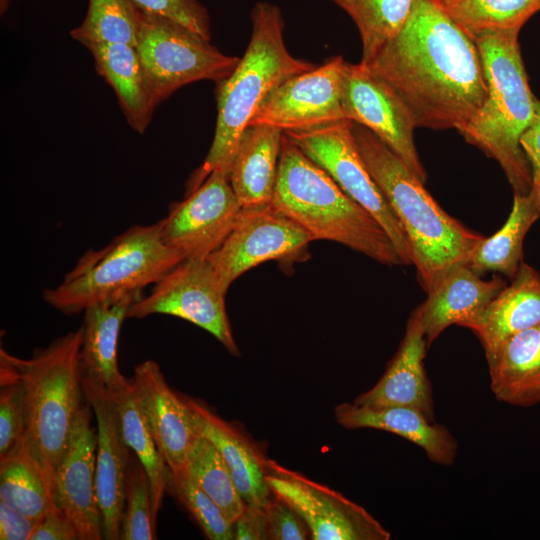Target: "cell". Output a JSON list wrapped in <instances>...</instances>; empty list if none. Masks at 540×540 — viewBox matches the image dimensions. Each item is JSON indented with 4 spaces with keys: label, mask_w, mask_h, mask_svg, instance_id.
Instances as JSON below:
<instances>
[{
    "label": "cell",
    "mask_w": 540,
    "mask_h": 540,
    "mask_svg": "<svg viewBox=\"0 0 540 540\" xmlns=\"http://www.w3.org/2000/svg\"><path fill=\"white\" fill-rule=\"evenodd\" d=\"M364 65L400 96L416 127L460 132L487 97L476 42L433 0H415L402 29Z\"/></svg>",
    "instance_id": "obj_1"
},
{
    "label": "cell",
    "mask_w": 540,
    "mask_h": 540,
    "mask_svg": "<svg viewBox=\"0 0 540 540\" xmlns=\"http://www.w3.org/2000/svg\"><path fill=\"white\" fill-rule=\"evenodd\" d=\"M251 36L232 73L217 84V121L209 152L190 175L185 196L195 191L213 171L229 176L230 166L244 130L266 96L285 80L316 67L294 57L285 44V23L280 8L257 2L251 11Z\"/></svg>",
    "instance_id": "obj_2"
},
{
    "label": "cell",
    "mask_w": 540,
    "mask_h": 540,
    "mask_svg": "<svg viewBox=\"0 0 540 540\" xmlns=\"http://www.w3.org/2000/svg\"><path fill=\"white\" fill-rule=\"evenodd\" d=\"M363 160L399 220L421 287L428 292L453 266L466 263L484 236L450 216L373 132L352 122Z\"/></svg>",
    "instance_id": "obj_3"
},
{
    "label": "cell",
    "mask_w": 540,
    "mask_h": 540,
    "mask_svg": "<svg viewBox=\"0 0 540 540\" xmlns=\"http://www.w3.org/2000/svg\"><path fill=\"white\" fill-rule=\"evenodd\" d=\"M271 204L313 239L334 241L386 265H403L379 222L283 133Z\"/></svg>",
    "instance_id": "obj_4"
},
{
    "label": "cell",
    "mask_w": 540,
    "mask_h": 540,
    "mask_svg": "<svg viewBox=\"0 0 540 540\" xmlns=\"http://www.w3.org/2000/svg\"><path fill=\"white\" fill-rule=\"evenodd\" d=\"M519 31L488 32L475 40L484 68L487 97L460 133L499 162L514 194H527L531 188V167L520 138L534 118L536 98L522 62Z\"/></svg>",
    "instance_id": "obj_5"
},
{
    "label": "cell",
    "mask_w": 540,
    "mask_h": 540,
    "mask_svg": "<svg viewBox=\"0 0 540 540\" xmlns=\"http://www.w3.org/2000/svg\"><path fill=\"white\" fill-rule=\"evenodd\" d=\"M82 329L68 332L28 359L5 353L18 370L26 394L23 446L55 495L57 467L84 400L79 354Z\"/></svg>",
    "instance_id": "obj_6"
},
{
    "label": "cell",
    "mask_w": 540,
    "mask_h": 540,
    "mask_svg": "<svg viewBox=\"0 0 540 540\" xmlns=\"http://www.w3.org/2000/svg\"><path fill=\"white\" fill-rule=\"evenodd\" d=\"M182 260L162 241L159 221L134 225L105 247L88 249L58 286L43 292V299L65 315L78 314L92 305L143 291Z\"/></svg>",
    "instance_id": "obj_7"
},
{
    "label": "cell",
    "mask_w": 540,
    "mask_h": 540,
    "mask_svg": "<svg viewBox=\"0 0 540 540\" xmlns=\"http://www.w3.org/2000/svg\"><path fill=\"white\" fill-rule=\"evenodd\" d=\"M135 48L155 108L185 85L202 80L218 84L240 59L184 25L143 12Z\"/></svg>",
    "instance_id": "obj_8"
},
{
    "label": "cell",
    "mask_w": 540,
    "mask_h": 540,
    "mask_svg": "<svg viewBox=\"0 0 540 540\" xmlns=\"http://www.w3.org/2000/svg\"><path fill=\"white\" fill-rule=\"evenodd\" d=\"M284 133L379 222L393 242L403 265L413 264L406 234L363 160L352 131V121L345 119Z\"/></svg>",
    "instance_id": "obj_9"
},
{
    "label": "cell",
    "mask_w": 540,
    "mask_h": 540,
    "mask_svg": "<svg viewBox=\"0 0 540 540\" xmlns=\"http://www.w3.org/2000/svg\"><path fill=\"white\" fill-rule=\"evenodd\" d=\"M207 259H184L153 284L150 293L134 301L127 318L171 315L206 330L226 350L239 356L225 307V294Z\"/></svg>",
    "instance_id": "obj_10"
},
{
    "label": "cell",
    "mask_w": 540,
    "mask_h": 540,
    "mask_svg": "<svg viewBox=\"0 0 540 540\" xmlns=\"http://www.w3.org/2000/svg\"><path fill=\"white\" fill-rule=\"evenodd\" d=\"M271 492L303 519L313 540H389L391 534L362 506L274 460L266 461Z\"/></svg>",
    "instance_id": "obj_11"
},
{
    "label": "cell",
    "mask_w": 540,
    "mask_h": 540,
    "mask_svg": "<svg viewBox=\"0 0 540 540\" xmlns=\"http://www.w3.org/2000/svg\"><path fill=\"white\" fill-rule=\"evenodd\" d=\"M341 105L346 119L373 132L418 178L426 181L413 138V115L388 83L361 62L345 61Z\"/></svg>",
    "instance_id": "obj_12"
},
{
    "label": "cell",
    "mask_w": 540,
    "mask_h": 540,
    "mask_svg": "<svg viewBox=\"0 0 540 540\" xmlns=\"http://www.w3.org/2000/svg\"><path fill=\"white\" fill-rule=\"evenodd\" d=\"M313 240L271 203L241 208L230 233L207 260L227 292L244 272L269 260L293 257Z\"/></svg>",
    "instance_id": "obj_13"
},
{
    "label": "cell",
    "mask_w": 540,
    "mask_h": 540,
    "mask_svg": "<svg viewBox=\"0 0 540 540\" xmlns=\"http://www.w3.org/2000/svg\"><path fill=\"white\" fill-rule=\"evenodd\" d=\"M241 206L228 174L213 171L160 220L164 244L184 259H207L233 228Z\"/></svg>",
    "instance_id": "obj_14"
},
{
    "label": "cell",
    "mask_w": 540,
    "mask_h": 540,
    "mask_svg": "<svg viewBox=\"0 0 540 540\" xmlns=\"http://www.w3.org/2000/svg\"><path fill=\"white\" fill-rule=\"evenodd\" d=\"M344 64L342 56H334L285 80L266 96L249 125H268L286 132L345 120L341 105Z\"/></svg>",
    "instance_id": "obj_15"
},
{
    "label": "cell",
    "mask_w": 540,
    "mask_h": 540,
    "mask_svg": "<svg viewBox=\"0 0 540 540\" xmlns=\"http://www.w3.org/2000/svg\"><path fill=\"white\" fill-rule=\"evenodd\" d=\"M91 411L84 397L55 475L56 503L79 540L104 539L96 491L97 433L91 425Z\"/></svg>",
    "instance_id": "obj_16"
},
{
    "label": "cell",
    "mask_w": 540,
    "mask_h": 540,
    "mask_svg": "<svg viewBox=\"0 0 540 540\" xmlns=\"http://www.w3.org/2000/svg\"><path fill=\"white\" fill-rule=\"evenodd\" d=\"M158 449L171 473L180 474L202 436L183 395L168 385L157 362L146 360L131 378Z\"/></svg>",
    "instance_id": "obj_17"
},
{
    "label": "cell",
    "mask_w": 540,
    "mask_h": 540,
    "mask_svg": "<svg viewBox=\"0 0 540 540\" xmlns=\"http://www.w3.org/2000/svg\"><path fill=\"white\" fill-rule=\"evenodd\" d=\"M82 388L97 424L96 491L103 538L118 540L125 510L131 449L124 439L118 413L108 392L85 379H82Z\"/></svg>",
    "instance_id": "obj_18"
},
{
    "label": "cell",
    "mask_w": 540,
    "mask_h": 540,
    "mask_svg": "<svg viewBox=\"0 0 540 540\" xmlns=\"http://www.w3.org/2000/svg\"><path fill=\"white\" fill-rule=\"evenodd\" d=\"M427 340L415 308L400 346L379 381L353 401L362 407L408 406L434 421L431 383L424 368Z\"/></svg>",
    "instance_id": "obj_19"
},
{
    "label": "cell",
    "mask_w": 540,
    "mask_h": 540,
    "mask_svg": "<svg viewBox=\"0 0 540 540\" xmlns=\"http://www.w3.org/2000/svg\"><path fill=\"white\" fill-rule=\"evenodd\" d=\"M506 285L500 277L482 279L466 263L450 268L417 307L428 348L449 326L468 328Z\"/></svg>",
    "instance_id": "obj_20"
},
{
    "label": "cell",
    "mask_w": 540,
    "mask_h": 540,
    "mask_svg": "<svg viewBox=\"0 0 540 540\" xmlns=\"http://www.w3.org/2000/svg\"><path fill=\"white\" fill-rule=\"evenodd\" d=\"M334 416L347 429L371 428L401 436L423 449L428 459L438 465L450 466L457 456V441L449 429L412 407L371 408L344 402L335 407Z\"/></svg>",
    "instance_id": "obj_21"
},
{
    "label": "cell",
    "mask_w": 540,
    "mask_h": 540,
    "mask_svg": "<svg viewBox=\"0 0 540 540\" xmlns=\"http://www.w3.org/2000/svg\"><path fill=\"white\" fill-rule=\"evenodd\" d=\"M143 291L92 305L84 310L82 343L79 354L82 379L93 382L108 392L123 386L124 377L118 366V339L131 304Z\"/></svg>",
    "instance_id": "obj_22"
},
{
    "label": "cell",
    "mask_w": 540,
    "mask_h": 540,
    "mask_svg": "<svg viewBox=\"0 0 540 540\" xmlns=\"http://www.w3.org/2000/svg\"><path fill=\"white\" fill-rule=\"evenodd\" d=\"M183 397L201 435L216 446L226 461L245 505H264L273 494L266 481L267 458L244 434L205 404Z\"/></svg>",
    "instance_id": "obj_23"
},
{
    "label": "cell",
    "mask_w": 540,
    "mask_h": 540,
    "mask_svg": "<svg viewBox=\"0 0 540 540\" xmlns=\"http://www.w3.org/2000/svg\"><path fill=\"white\" fill-rule=\"evenodd\" d=\"M283 131L268 125H249L240 137L229 181L241 208L272 202Z\"/></svg>",
    "instance_id": "obj_24"
},
{
    "label": "cell",
    "mask_w": 540,
    "mask_h": 540,
    "mask_svg": "<svg viewBox=\"0 0 540 540\" xmlns=\"http://www.w3.org/2000/svg\"><path fill=\"white\" fill-rule=\"evenodd\" d=\"M485 356L498 401L518 407L540 404V323L507 338Z\"/></svg>",
    "instance_id": "obj_25"
},
{
    "label": "cell",
    "mask_w": 540,
    "mask_h": 540,
    "mask_svg": "<svg viewBox=\"0 0 540 540\" xmlns=\"http://www.w3.org/2000/svg\"><path fill=\"white\" fill-rule=\"evenodd\" d=\"M540 323V273L522 263L511 284L489 303L468 327L485 353L507 338Z\"/></svg>",
    "instance_id": "obj_26"
},
{
    "label": "cell",
    "mask_w": 540,
    "mask_h": 540,
    "mask_svg": "<svg viewBox=\"0 0 540 540\" xmlns=\"http://www.w3.org/2000/svg\"><path fill=\"white\" fill-rule=\"evenodd\" d=\"M86 48L98 74L113 88L127 123L137 133H144L155 107L136 48L126 44H91Z\"/></svg>",
    "instance_id": "obj_27"
},
{
    "label": "cell",
    "mask_w": 540,
    "mask_h": 540,
    "mask_svg": "<svg viewBox=\"0 0 540 540\" xmlns=\"http://www.w3.org/2000/svg\"><path fill=\"white\" fill-rule=\"evenodd\" d=\"M539 218L529 192L514 194L513 206L504 225L492 236L484 237L466 264L479 275L492 271L512 279L523 263L524 238Z\"/></svg>",
    "instance_id": "obj_28"
},
{
    "label": "cell",
    "mask_w": 540,
    "mask_h": 540,
    "mask_svg": "<svg viewBox=\"0 0 540 540\" xmlns=\"http://www.w3.org/2000/svg\"><path fill=\"white\" fill-rule=\"evenodd\" d=\"M108 394L118 413L124 439L148 475L153 514L157 519L164 493L170 489L171 473L155 442L132 380L128 379L123 386Z\"/></svg>",
    "instance_id": "obj_29"
},
{
    "label": "cell",
    "mask_w": 540,
    "mask_h": 540,
    "mask_svg": "<svg viewBox=\"0 0 540 540\" xmlns=\"http://www.w3.org/2000/svg\"><path fill=\"white\" fill-rule=\"evenodd\" d=\"M0 501L35 521L58 506L53 490L23 445L0 459Z\"/></svg>",
    "instance_id": "obj_30"
},
{
    "label": "cell",
    "mask_w": 540,
    "mask_h": 540,
    "mask_svg": "<svg viewBox=\"0 0 540 540\" xmlns=\"http://www.w3.org/2000/svg\"><path fill=\"white\" fill-rule=\"evenodd\" d=\"M474 41L482 34L520 30L540 10V0L434 1Z\"/></svg>",
    "instance_id": "obj_31"
},
{
    "label": "cell",
    "mask_w": 540,
    "mask_h": 540,
    "mask_svg": "<svg viewBox=\"0 0 540 540\" xmlns=\"http://www.w3.org/2000/svg\"><path fill=\"white\" fill-rule=\"evenodd\" d=\"M356 24L361 42V63H368L404 26L415 0H329Z\"/></svg>",
    "instance_id": "obj_32"
},
{
    "label": "cell",
    "mask_w": 540,
    "mask_h": 540,
    "mask_svg": "<svg viewBox=\"0 0 540 540\" xmlns=\"http://www.w3.org/2000/svg\"><path fill=\"white\" fill-rule=\"evenodd\" d=\"M141 11L131 0H89L82 23L70 36L83 46L126 44L136 47Z\"/></svg>",
    "instance_id": "obj_33"
},
{
    "label": "cell",
    "mask_w": 540,
    "mask_h": 540,
    "mask_svg": "<svg viewBox=\"0 0 540 540\" xmlns=\"http://www.w3.org/2000/svg\"><path fill=\"white\" fill-rule=\"evenodd\" d=\"M181 473L210 496L233 523L244 511L246 505L226 461L206 437L194 444Z\"/></svg>",
    "instance_id": "obj_34"
},
{
    "label": "cell",
    "mask_w": 540,
    "mask_h": 540,
    "mask_svg": "<svg viewBox=\"0 0 540 540\" xmlns=\"http://www.w3.org/2000/svg\"><path fill=\"white\" fill-rule=\"evenodd\" d=\"M26 427V394L23 380L0 350V459L23 445Z\"/></svg>",
    "instance_id": "obj_35"
},
{
    "label": "cell",
    "mask_w": 540,
    "mask_h": 540,
    "mask_svg": "<svg viewBox=\"0 0 540 540\" xmlns=\"http://www.w3.org/2000/svg\"><path fill=\"white\" fill-rule=\"evenodd\" d=\"M156 518L148 475L138 457L132 453L125 487V510L120 539H156Z\"/></svg>",
    "instance_id": "obj_36"
},
{
    "label": "cell",
    "mask_w": 540,
    "mask_h": 540,
    "mask_svg": "<svg viewBox=\"0 0 540 540\" xmlns=\"http://www.w3.org/2000/svg\"><path fill=\"white\" fill-rule=\"evenodd\" d=\"M170 488H173L209 539H234V523L217 503L187 475L183 473L171 475Z\"/></svg>",
    "instance_id": "obj_37"
},
{
    "label": "cell",
    "mask_w": 540,
    "mask_h": 540,
    "mask_svg": "<svg viewBox=\"0 0 540 540\" xmlns=\"http://www.w3.org/2000/svg\"><path fill=\"white\" fill-rule=\"evenodd\" d=\"M143 13L175 21L211 40L210 16L199 0H131Z\"/></svg>",
    "instance_id": "obj_38"
},
{
    "label": "cell",
    "mask_w": 540,
    "mask_h": 540,
    "mask_svg": "<svg viewBox=\"0 0 540 540\" xmlns=\"http://www.w3.org/2000/svg\"><path fill=\"white\" fill-rule=\"evenodd\" d=\"M268 539L305 540L310 531L301 516L284 500L272 494L264 505Z\"/></svg>",
    "instance_id": "obj_39"
},
{
    "label": "cell",
    "mask_w": 540,
    "mask_h": 540,
    "mask_svg": "<svg viewBox=\"0 0 540 540\" xmlns=\"http://www.w3.org/2000/svg\"><path fill=\"white\" fill-rule=\"evenodd\" d=\"M521 147L531 167V194L540 215V101L536 99L532 122L520 138Z\"/></svg>",
    "instance_id": "obj_40"
},
{
    "label": "cell",
    "mask_w": 540,
    "mask_h": 540,
    "mask_svg": "<svg viewBox=\"0 0 540 540\" xmlns=\"http://www.w3.org/2000/svg\"><path fill=\"white\" fill-rule=\"evenodd\" d=\"M30 540H79L78 534L59 506L37 521Z\"/></svg>",
    "instance_id": "obj_41"
},
{
    "label": "cell",
    "mask_w": 540,
    "mask_h": 540,
    "mask_svg": "<svg viewBox=\"0 0 540 540\" xmlns=\"http://www.w3.org/2000/svg\"><path fill=\"white\" fill-rule=\"evenodd\" d=\"M37 521L0 501V539L30 540Z\"/></svg>",
    "instance_id": "obj_42"
},
{
    "label": "cell",
    "mask_w": 540,
    "mask_h": 540,
    "mask_svg": "<svg viewBox=\"0 0 540 540\" xmlns=\"http://www.w3.org/2000/svg\"><path fill=\"white\" fill-rule=\"evenodd\" d=\"M264 505H251L245 507L242 514L234 522V539H268Z\"/></svg>",
    "instance_id": "obj_43"
},
{
    "label": "cell",
    "mask_w": 540,
    "mask_h": 540,
    "mask_svg": "<svg viewBox=\"0 0 540 540\" xmlns=\"http://www.w3.org/2000/svg\"><path fill=\"white\" fill-rule=\"evenodd\" d=\"M10 2L11 0H0V13L1 15L5 14L9 5H10Z\"/></svg>",
    "instance_id": "obj_44"
},
{
    "label": "cell",
    "mask_w": 540,
    "mask_h": 540,
    "mask_svg": "<svg viewBox=\"0 0 540 540\" xmlns=\"http://www.w3.org/2000/svg\"><path fill=\"white\" fill-rule=\"evenodd\" d=\"M433 1H438V0H433Z\"/></svg>",
    "instance_id": "obj_45"
}]
</instances>
